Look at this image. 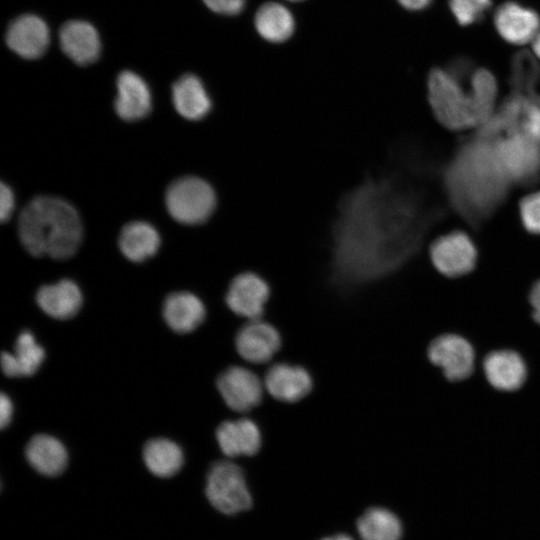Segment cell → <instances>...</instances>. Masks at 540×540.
Instances as JSON below:
<instances>
[{"label":"cell","instance_id":"6da1fadb","mask_svg":"<svg viewBox=\"0 0 540 540\" xmlns=\"http://www.w3.org/2000/svg\"><path fill=\"white\" fill-rule=\"evenodd\" d=\"M442 216L423 194L403 184L367 182L343 199L334 228L337 278L360 283L402 266L419 249L428 228Z\"/></svg>","mask_w":540,"mask_h":540},{"label":"cell","instance_id":"7a4b0ae2","mask_svg":"<svg viewBox=\"0 0 540 540\" xmlns=\"http://www.w3.org/2000/svg\"><path fill=\"white\" fill-rule=\"evenodd\" d=\"M440 184L449 206L474 229L503 205L511 186L496 161L492 142L474 134L442 166Z\"/></svg>","mask_w":540,"mask_h":540},{"label":"cell","instance_id":"3957f363","mask_svg":"<svg viewBox=\"0 0 540 540\" xmlns=\"http://www.w3.org/2000/svg\"><path fill=\"white\" fill-rule=\"evenodd\" d=\"M18 234L31 255L64 260L78 250L82 224L75 208L65 200L38 196L21 211Z\"/></svg>","mask_w":540,"mask_h":540},{"label":"cell","instance_id":"277c9868","mask_svg":"<svg viewBox=\"0 0 540 540\" xmlns=\"http://www.w3.org/2000/svg\"><path fill=\"white\" fill-rule=\"evenodd\" d=\"M471 76L459 78L442 68L429 73L428 101L435 118L447 129L458 131L481 125L471 84L468 90L464 87Z\"/></svg>","mask_w":540,"mask_h":540},{"label":"cell","instance_id":"5b68a950","mask_svg":"<svg viewBox=\"0 0 540 540\" xmlns=\"http://www.w3.org/2000/svg\"><path fill=\"white\" fill-rule=\"evenodd\" d=\"M496 161L511 185L529 187L540 181V143L520 132L491 140Z\"/></svg>","mask_w":540,"mask_h":540},{"label":"cell","instance_id":"8992f818","mask_svg":"<svg viewBox=\"0 0 540 540\" xmlns=\"http://www.w3.org/2000/svg\"><path fill=\"white\" fill-rule=\"evenodd\" d=\"M169 214L179 223L196 225L205 222L216 207V194L205 180L187 176L174 181L165 196Z\"/></svg>","mask_w":540,"mask_h":540},{"label":"cell","instance_id":"52a82bcc","mask_svg":"<svg viewBox=\"0 0 540 540\" xmlns=\"http://www.w3.org/2000/svg\"><path fill=\"white\" fill-rule=\"evenodd\" d=\"M205 493L210 504L226 515L246 511L252 506L244 472L230 461H218L210 467Z\"/></svg>","mask_w":540,"mask_h":540},{"label":"cell","instance_id":"ba28073f","mask_svg":"<svg viewBox=\"0 0 540 540\" xmlns=\"http://www.w3.org/2000/svg\"><path fill=\"white\" fill-rule=\"evenodd\" d=\"M53 30L40 15L25 12L6 25L3 41L10 52L26 61L43 58L53 44Z\"/></svg>","mask_w":540,"mask_h":540},{"label":"cell","instance_id":"9c48e42d","mask_svg":"<svg viewBox=\"0 0 540 540\" xmlns=\"http://www.w3.org/2000/svg\"><path fill=\"white\" fill-rule=\"evenodd\" d=\"M430 260L438 273L448 279L471 274L478 262V251L471 237L454 230L437 237L429 248Z\"/></svg>","mask_w":540,"mask_h":540},{"label":"cell","instance_id":"30bf717a","mask_svg":"<svg viewBox=\"0 0 540 540\" xmlns=\"http://www.w3.org/2000/svg\"><path fill=\"white\" fill-rule=\"evenodd\" d=\"M427 358L450 382L470 378L477 367V354L471 342L456 333H443L427 347Z\"/></svg>","mask_w":540,"mask_h":540},{"label":"cell","instance_id":"8fae6325","mask_svg":"<svg viewBox=\"0 0 540 540\" xmlns=\"http://www.w3.org/2000/svg\"><path fill=\"white\" fill-rule=\"evenodd\" d=\"M53 34V43L75 65L87 67L100 60L103 40L92 22L80 18L69 19L59 25Z\"/></svg>","mask_w":540,"mask_h":540},{"label":"cell","instance_id":"7c38bea8","mask_svg":"<svg viewBox=\"0 0 540 540\" xmlns=\"http://www.w3.org/2000/svg\"><path fill=\"white\" fill-rule=\"evenodd\" d=\"M486 381L500 392H515L521 389L528 377V367L523 356L513 349H495L480 360Z\"/></svg>","mask_w":540,"mask_h":540},{"label":"cell","instance_id":"4fadbf2b","mask_svg":"<svg viewBox=\"0 0 540 540\" xmlns=\"http://www.w3.org/2000/svg\"><path fill=\"white\" fill-rule=\"evenodd\" d=\"M114 109L125 121L145 118L152 110V93L145 78L132 69H122L115 78Z\"/></svg>","mask_w":540,"mask_h":540},{"label":"cell","instance_id":"5bb4252c","mask_svg":"<svg viewBox=\"0 0 540 540\" xmlns=\"http://www.w3.org/2000/svg\"><path fill=\"white\" fill-rule=\"evenodd\" d=\"M216 386L226 405L236 412L250 411L262 400L260 379L241 366H232L223 371L217 378Z\"/></svg>","mask_w":540,"mask_h":540},{"label":"cell","instance_id":"9a60e30c","mask_svg":"<svg viewBox=\"0 0 540 540\" xmlns=\"http://www.w3.org/2000/svg\"><path fill=\"white\" fill-rule=\"evenodd\" d=\"M270 296V287L258 274L243 272L231 281L226 293L227 306L235 314L259 319Z\"/></svg>","mask_w":540,"mask_h":540},{"label":"cell","instance_id":"2e32d148","mask_svg":"<svg viewBox=\"0 0 540 540\" xmlns=\"http://www.w3.org/2000/svg\"><path fill=\"white\" fill-rule=\"evenodd\" d=\"M235 346L243 359L254 364H262L271 360L278 352L281 337L274 326L260 319H254L239 330Z\"/></svg>","mask_w":540,"mask_h":540},{"label":"cell","instance_id":"e0dca14e","mask_svg":"<svg viewBox=\"0 0 540 540\" xmlns=\"http://www.w3.org/2000/svg\"><path fill=\"white\" fill-rule=\"evenodd\" d=\"M494 24L505 41L521 45L533 41L539 33L540 17L535 10L510 1L498 7Z\"/></svg>","mask_w":540,"mask_h":540},{"label":"cell","instance_id":"ac0fdd59","mask_svg":"<svg viewBox=\"0 0 540 540\" xmlns=\"http://www.w3.org/2000/svg\"><path fill=\"white\" fill-rule=\"evenodd\" d=\"M171 99L178 114L188 120L203 119L212 108V100L203 80L190 71L173 81Z\"/></svg>","mask_w":540,"mask_h":540},{"label":"cell","instance_id":"d6986e66","mask_svg":"<svg viewBox=\"0 0 540 540\" xmlns=\"http://www.w3.org/2000/svg\"><path fill=\"white\" fill-rule=\"evenodd\" d=\"M264 385L267 392L276 400L293 403L307 396L313 383L305 368L278 363L267 371Z\"/></svg>","mask_w":540,"mask_h":540},{"label":"cell","instance_id":"ffe728a7","mask_svg":"<svg viewBox=\"0 0 540 540\" xmlns=\"http://www.w3.org/2000/svg\"><path fill=\"white\" fill-rule=\"evenodd\" d=\"M216 439L222 453L228 457L253 456L262 442L257 424L248 418L222 422L216 430Z\"/></svg>","mask_w":540,"mask_h":540},{"label":"cell","instance_id":"44dd1931","mask_svg":"<svg viewBox=\"0 0 540 540\" xmlns=\"http://www.w3.org/2000/svg\"><path fill=\"white\" fill-rule=\"evenodd\" d=\"M37 304L49 316L65 320L72 318L82 305V293L69 279L42 286L36 295Z\"/></svg>","mask_w":540,"mask_h":540},{"label":"cell","instance_id":"7402d4cb","mask_svg":"<svg viewBox=\"0 0 540 540\" xmlns=\"http://www.w3.org/2000/svg\"><path fill=\"white\" fill-rule=\"evenodd\" d=\"M202 301L190 292H175L163 303V317L168 326L177 333L195 330L205 319Z\"/></svg>","mask_w":540,"mask_h":540},{"label":"cell","instance_id":"603a6c76","mask_svg":"<svg viewBox=\"0 0 540 540\" xmlns=\"http://www.w3.org/2000/svg\"><path fill=\"white\" fill-rule=\"evenodd\" d=\"M29 464L40 474L54 477L61 474L68 463L64 445L56 438L39 434L28 442L25 450Z\"/></svg>","mask_w":540,"mask_h":540},{"label":"cell","instance_id":"cb8c5ba5","mask_svg":"<svg viewBox=\"0 0 540 540\" xmlns=\"http://www.w3.org/2000/svg\"><path fill=\"white\" fill-rule=\"evenodd\" d=\"M295 19L291 11L281 3L266 2L256 11L254 27L265 41L280 44L294 34Z\"/></svg>","mask_w":540,"mask_h":540},{"label":"cell","instance_id":"d4e9b609","mask_svg":"<svg viewBox=\"0 0 540 540\" xmlns=\"http://www.w3.org/2000/svg\"><path fill=\"white\" fill-rule=\"evenodd\" d=\"M14 354L3 352L1 367L7 377L31 376L45 357L44 349L29 331L22 332L15 343Z\"/></svg>","mask_w":540,"mask_h":540},{"label":"cell","instance_id":"484cf974","mask_svg":"<svg viewBox=\"0 0 540 540\" xmlns=\"http://www.w3.org/2000/svg\"><path fill=\"white\" fill-rule=\"evenodd\" d=\"M160 242L157 230L144 221L126 224L119 236V248L122 254L133 262H142L155 255Z\"/></svg>","mask_w":540,"mask_h":540},{"label":"cell","instance_id":"4316f807","mask_svg":"<svg viewBox=\"0 0 540 540\" xmlns=\"http://www.w3.org/2000/svg\"><path fill=\"white\" fill-rule=\"evenodd\" d=\"M143 459L148 470L161 478L175 475L184 462L181 448L166 438L149 440L143 449Z\"/></svg>","mask_w":540,"mask_h":540},{"label":"cell","instance_id":"83f0119b","mask_svg":"<svg viewBox=\"0 0 540 540\" xmlns=\"http://www.w3.org/2000/svg\"><path fill=\"white\" fill-rule=\"evenodd\" d=\"M357 531L362 540H400L402 525L390 510L373 507L357 520Z\"/></svg>","mask_w":540,"mask_h":540},{"label":"cell","instance_id":"f1b7e54d","mask_svg":"<svg viewBox=\"0 0 540 540\" xmlns=\"http://www.w3.org/2000/svg\"><path fill=\"white\" fill-rule=\"evenodd\" d=\"M540 80V66L534 55L526 50L518 51L512 58L511 92L534 95Z\"/></svg>","mask_w":540,"mask_h":540},{"label":"cell","instance_id":"f546056e","mask_svg":"<svg viewBox=\"0 0 540 540\" xmlns=\"http://www.w3.org/2000/svg\"><path fill=\"white\" fill-rule=\"evenodd\" d=\"M491 6V0H449L450 10L460 25L480 21Z\"/></svg>","mask_w":540,"mask_h":540},{"label":"cell","instance_id":"4dcf8cb0","mask_svg":"<svg viewBox=\"0 0 540 540\" xmlns=\"http://www.w3.org/2000/svg\"><path fill=\"white\" fill-rule=\"evenodd\" d=\"M519 216L523 228L534 235H540V191L524 196L519 201Z\"/></svg>","mask_w":540,"mask_h":540},{"label":"cell","instance_id":"1f68e13d","mask_svg":"<svg viewBox=\"0 0 540 540\" xmlns=\"http://www.w3.org/2000/svg\"><path fill=\"white\" fill-rule=\"evenodd\" d=\"M246 2L247 0H201L208 11L226 17L239 15L244 10Z\"/></svg>","mask_w":540,"mask_h":540},{"label":"cell","instance_id":"d6a6232c","mask_svg":"<svg viewBox=\"0 0 540 540\" xmlns=\"http://www.w3.org/2000/svg\"><path fill=\"white\" fill-rule=\"evenodd\" d=\"M15 208V198L11 188L5 183L0 186V219L6 222L12 216Z\"/></svg>","mask_w":540,"mask_h":540},{"label":"cell","instance_id":"836d02e7","mask_svg":"<svg viewBox=\"0 0 540 540\" xmlns=\"http://www.w3.org/2000/svg\"><path fill=\"white\" fill-rule=\"evenodd\" d=\"M527 298L531 308V316L540 326V278L531 282Z\"/></svg>","mask_w":540,"mask_h":540},{"label":"cell","instance_id":"e575fe53","mask_svg":"<svg viewBox=\"0 0 540 540\" xmlns=\"http://www.w3.org/2000/svg\"><path fill=\"white\" fill-rule=\"evenodd\" d=\"M13 413V405L10 398L4 393L0 397V426L4 429L9 425Z\"/></svg>","mask_w":540,"mask_h":540},{"label":"cell","instance_id":"d590c367","mask_svg":"<svg viewBox=\"0 0 540 540\" xmlns=\"http://www.w3.org/2000/svg\"><path fill=\"white\" fill-rule=\"evenodd\" d=\"M397 2L407 10L419 11L428 7L432 0H397Z\"/></svg>","mask_w":540,"mask_h":540},{"label":"cell","instance_id":"8d00e7d4","mask_svg":"<svg viewBox=\"0 0 540 540\" xmlns=\"http://www.w3.org/2000/svg\"><path fill=\"white\" fill-rule=\"evenodd\" d=\"M533 51L535 55L540 59V32L533 40Z\"/></svg>","mask_w":540,"mask_h":540},{"label":"cell","instance_id":"74e56055","mask_svg":"<svg viewBox=\"0 0 540 540\" xmlns=\"http://www.w3.org/2000/svg\"><path fill=\"white\" fill-rule=\"evenodd\" d=\"M321 540H353V539L346 534H337V535L323 538Z\"/></svg>","mask_w":540,"mask_h":540},{"label":"cell","instance_id":"f35d334b","mask_svg":"<svg viewBox=\"0 0 540 540\" xmlns=\"http://www.w3.org/2000/svg\"><path fill=\"white\" fill-rule=\"evenodd\" d=\"M287 1H291V2H301V1H304V0H287Z\"/></svg>","mask_w":540,"mask_h":540}]
</instances>
